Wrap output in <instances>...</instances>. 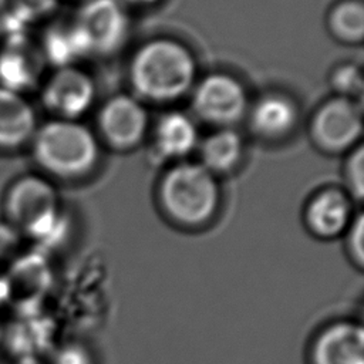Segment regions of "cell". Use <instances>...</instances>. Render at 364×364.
I'll use <instances>...</instances> for the list:
<instances>
[{
    "label": "cell",
    "mask_w": 364,
    "mask_h": 364,
    "mask_svg": "<svg viewBox=\"0 0 364 364\" xmlns=\"http://www.w3.org/2000/svg\"><path fill=\"white\" fill-rule=\"evenodd\" d=\"M127 74L138 100L169 104L193 90L198 81V63L192 50L182 41L155 37L132 53Z\"/></svg>",
    "instance_id": "cell-1"
},
{
    "label": "cell",
    "mask_w": 364,
    "mask_h": 364,
    "mask_svg": "<svg viewBox=\"0 0 364 364\" xmlns=\"http://www.w3.org/2000/svg\"><path fill=\"white\" fill-rule=\"evenodd\" d=\"M30 145L36 165L61 181L90 176L101 159L98 135L80 121L54 118L37 128Z\"/></svg>",
    "instance_id": "cell-2"
},
{
    "label": "cell",
    "mask_w": 364,
    "mask_h": 364,
    "mask_svg": "<svg viewBox=\"0 0 364 364\" xmlns=\"http://www.w3.org/2000/svg\"><path fill=\"white\" fill-rule=\"evenodd\" d=\"M164 215L178 226L198 229L216 216L222 192L218 176L199 161L172 164L161 176L156 189Z\"/></svg>",
    "instance_id": "cell-3"
},
{
    "label": "cell",
    "mask_w": 364,
    "mask_h": 364,
    "mask_svg": "<svg viewBox=\"0 0 364 364\" xmlns=\"http://www.w3.org/2000/svg\"><path fill=\"white\" fill-rule=\"evenodd\" d=\"M4 219L21 235L50 243L68 228L55 186L44 176L27 173L14 179L3 198Z\"/></svg>",
    "instance_id": "cell-4"
},
{
    "label": "cell",
    "mask_w": 364,
    "mask_h": 364,
    "mask_svg": "<svg viewBox=\"0 0 364 364\" xmlns=\"http://www.w3.org/2000/svg\"><path fill=\"white\" fill-rule=\"evenodd\" d=\"M191 92L195 117L216 128H233L250 107L243 82L223 71L205 75Z\"/></svg>",
    "instance_id": "cell-5"
},
{
    "label": "cell",
    "mask_w": 364,
    "mask_h": 364,
    "mask_svg": "<svg viewBox=\"0 0 364 364\" xmlns=\"http://www.w3.org/2000/svg\"><path fill=\"white\" fill-rule=\"evenodd\" d=\"M310 138L326 154L350 152L360 145L363 109L357 100L334 95L321 102L310 119Z\"/></svg>",
    "instance_id": "cell-6"
},
{
    "label": "cell",
    "mask_w": 364,
    "mask_h": 364,
    "mask_svg": "<svg viewBox=\"0 0 364 364\" xmlns=\"http://www.w3.org/2000/svg\"><path fill=\"white\" fill-rule=\"evenodd\" d=\"M90 55H111L128 38L129 18L121 0H87L73 18Z\"/></svg>",
    "instance_id": "cell-7"
},
{
    "label": "cell",
    "mask_w": 364,
    "mask_h": 364,
    "mask_svg": "<svg viewBox=\"0 0 364 364\" xmlns=\"http://www.w3.org/2000/svg\"><path fill=\"white\" fill-rule=\"evenodd\" d=\"M100 138L112 149L131 151L142 144L149 131V115L145 104L131 94L108 98L98 111Z\"/></svg>",
    "instance_id": "cell-8"
},
{
    "label": "cell",
    "mask_w": 364,
    "mask_h": 364,
    "mask_svg": "<svg viewBox=\"0 0 364 364\" xmlns=\"http://www.w3.org/2000/svg\"><path fill=\"white\" fill-rule=\"evenodd\" d=\"M97 97L92 77L77 65L55 68L41 90L43 105L58 119L78 121Z\"/></svg>",
    "instance_id": "cell-9"
},
{
    "label": "cell",
    "mask_w": 364,
    "mask_h": 364,
    "mask_svg": "<svg viewBox=\"0 0 364 364\" xmlns=\"http://www.w3.org/2000/svg\"><path fill=\"white\" fill-rule=\"evenodd\" d=\"M303 216L306 228L316 237H337L354 219L353 198L338 186L323 188L311 195Z\"/></svg>",
    "instance_id": "cell-10"
},
{
    "label": "cell",
    "mask_w": 364,
    "mask_h": 364,
    "mask_svg": "<svg viewBox=\"0 0 364 364\" xmlns=\"http://www.w3.org/2000/svg\"><path fill=\"white\" fill-rule=\"evenodd\" d=\"M199 145L193 118L182 111H168L152 129L149 158L156 164L185 161Z\"/></svg>",
    "instance_id": "cell-11"
},
{
    "label": "cell",
    "mask_w": 364,
    "mask_h": 364,
    "mask_svg": "<svg viewBox=\"0 0 364 364\" xmlns=\"http://www.w3.org/2000/svg\"><path fill=\"white\" fill-rule=\"evenodd\" d=\"M252 132L264 141H282L293 134L299 122V107L283 92H266L247 111Z\"/></svg>",
    "instance_id": "cell-12"
},
{
    "label": "cell",
    "mask_w": 364,
    "mask_h": 364,
    "mask_svg": "<svg viewBox=\"0 0 364 364\" xmlns=\"http://www.w3.org/2000/svg\"><path fill=\"white\" fill-rule=\"evenodd\" d=\"M363 327L334 323L324 328L311 347L313 364H364Z\"/></svg>",
    "instance_id": "cell-13"
},
{
    "label": "cell",
    "mask_w": 364,
    "mask_h": 364,
    "mask_svg": "<svg viewBox=\"0 0 364 364\" xmlns=\"http://www.w3.org/2000/svg\"><path fill=\"white\" fill-rule=\"evenodd\" d=\"M36 111L23 94L0 87V151H16L37 131Z\"/></svg>",
    "instance_id": "cell-14"
},
{
    "label": "cell",
    "mask_w": 364,
    "mask_h": 364,
    "mask_svg": "<svg viewBox=\"0 0 364 364\" xmlns=\"http://www.w3.org/2000/svg\"><path fill=\"white\" fill-rule=\"evenodd\" d=\"M47 267L38 255H20L10 262L4 280V297L16 309H28L46 286Z\"/></svg>",
    "instance_id": "cell-15"
},
{
    "label": "cell",
    "mask_w": 364,
    "mask_h": 364,
    "mask_svg": "<svg viewBox=\"0 0 364 364\" xmlns=\"http://www.w3.org/2000/svg\"><path fill=\"white\" fill-rule=\"evenodd\" d=\"M37 74V58L30 50L27 36H6L0 48V87L23 94L34 85Z\"/></svg>",
    "instance_id": "cell-16"
},
{
    "label": "cell",
    "mask_w": 364,
    "mask_h": 364,
    "mask_svg": "<svg viewBox=\"0 0 364 364\" xmlns=\"http://www.w3.org/2000/svg\"><path fill=\"white\" fill-rule=\"evenodd\" d=\"M200 164L213 175L239 168L245 156V139L235 128H216L198 145Z\"/></svg>",
    "instance_id": "cell-17"
},
{
    "label": "cell",
    "mask_w": 364,
    "mask_h": 364,
    "mask_svg": "<svg viewBox=\"0 0 364 364\" xmlns=\"http://www.w3.org/2000/svg\"><path fill=\"white\" fill-rule=\"evenodd\" d=\"M41 53L55 68L75 65L78 60L90 57L88 46L73 20L57 23L47 28L41 43Z\"/></svg>",
    "instance_id": "cell-18"
},
{
    "label": "cell",
    "mask_w": 364,
    "mask_h": 364,
    "mask_svg": "<svg viewBox=\"0 0 364 364\" xmlns=\"http://www.w3.org/2000/svg\"><path fill=\"white\" fill-rule=\"evenodd\" d=\"M330 34L346 44H360L364 38V6L361 0H340L327 14Z\"/></svg>",
    "instance_id": "cell-19"
},
{
    "label": "cell",
    "mask_w": 364,
    "mask_h": 364,
    "mask_svg": "<svg viewBox=\"0 0 364 364\" xmlns=\"http://www.w3.org/2000/svg\"><path fill=\"white\" fill-rule=\"evenodd\" d=\"M330 85L336 95L357 100L363 92V73L354 63H343L330 74Z\"/></svg>",
    "instance_id": "cell-20"
},
{
    "label": "cell",
    "mask_w": 364,
    "mask_h": 364,
    "mask_svg": "<svg viewBox=\"0 0 364 364\" xmlns=\"http://www.w3.org/2000/svg\"><path fill=\"white\" fill-rule=\"evenodd\" d=\"M344 179L347 193L353 200H361L364 195V148L361 144L353 148L348 154L344 164Z\"/></svg>",
    "instance_id": "cell-21"
},
{
    "label": "cell",
    "mask_w": 364,
    "mask_h": 364,
    "mask_svg": "<svg viewBox=\"0 0 364 364\" xmlns=\"http://www.w3.org/2000/svg\"><path fill=\"white\" fill-rule=\"evenodd\" d=\"M10 3L13 6V16L30 24L54 11L58 0H10Z\"/></svg>",
    "instance_id": "cell-22"
},
{
    "label": "cell",
    "mask_w": 364,
    "mask_h": 364,
    "mask_svg": "<svg viewBox=\"0 0 364 364\" xmlns=\"http://www.w3.org/2000/svg\"><path fill=\"white\" fill-rule=\"evenodd\" d=\"M21 233L6 219L0 220V263L11 262L17 257V250L21 243Z\"/></svg>",
    "instance_id": "cell-23"
},
{
    "label": "cell",
    "mask_w": 364,
    "mask_h": 364,
    "mask_svg": "<svg viewBox=\"0 0 364 364\" xmlns=\"http://www.w3.org/2000/svg\"><path fill=\"white\" fill-rule=\"evenodd\" d=\"M348 250L357 264L364 262V218L361 213L355 215L348 226Z\"/></svg>",
    "instance_id": "cell-24"
},
{
    "label": "cell",
    "mask_w": 364,
    "mask_h": 364,
    "mask_svg": "<svg viewBox=\"0 0 364 364\" xmlns=\"http://www.w3.org/2000/svg\"><path fill=\"white\" fill-rule=\"evenodd\" d=\"M53 364H91V358L84 347L67 344L55 353Z\"/></svg>",
    "instance_id": "cell-25"
},
{
    "label": "cell",
    "mask_w": 364,
    "mask_h": 364,
    "mask_svg": "<svg viewBox=\"0 0 364 364\" xmlns=\"http://www.w3.org/2000/svg\"><path fill=\"white\" fill-rule=\"evenodd\" d=\"M124 4L135 6V7H149L154 4H158L161 0H121Z\"/></svg>",
    "instance_id": "cell-26"
},
{
    "label": "cell",
    "mask_w": 364,
    "mask_h": 364,
    "mask_svg": "<svg viewBox=\"0 0 364 364\" xmlns=\"http://www.w3.org/2000/svg\"><path fill=\"white\" fill-rule=\"evenodd\" d=\"M10 364H40L37 358H14Z\"/></svg>",
    "instance_id": "cell-27"
},
{
    "label": "cell",
    "mask_w": 364,
    "mask_h": 364,
    "mask_svg": "<svg viewBox=\"0 0 364 364\" xmlns=\"http://www.w3.org/2000/svg\"><path fill=\"white\" fill-rule=\"evenodd\" d=\"M10 3V0H0V9H3L4 6H7Z\"/></svg>",
    "instance_id": "cell-28"
},
{
    "label": "cell",
    "mask_w": 364,
    "mask_h": 364,
    "mask_svg": "<svg viewBox=\"0 0 364 364\" xmlns=\"http://www.w3.org/2000/svg\"><path fill=\"white\" fill-rule=\"evenodd\" d=\"M1 331H3V327L0 326V343H1Z\"/></svg>",
    "instance_id": "cell-29"
}]
</instances>
